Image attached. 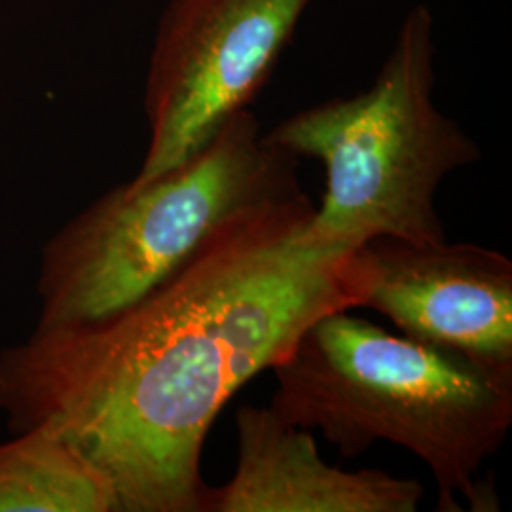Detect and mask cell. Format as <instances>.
<instances>
[{"label":"cell","instance_id":"1","mask_svg":"<svg viewBox=\"0 0 512 512\" xmlns=\"http://www.w3.org/2000/svg\"><path fill=\"white\" fill-rule=\"evenodd\" d=\"M313 213L304 190L255 205L128 308L0 349L10 429L71 444L116 512H205L203 444L224 404L319 317L365 308L363 247L317 238Z\"/></svg>","mask_w":512,"mask_h":512},{"label":"cell","instance_id":"2","mask_svg":"<svg viewBox=\"0 0 512 512\" xmlns=\"http://www.w3.org/2000/svg\"><path fill=\"white\" fill-rule=\"evenodd\" d=\"M272 408L319 429L342 458L376 440L403 446L437 482L439 511H499L486 459L512 427V372L395 336L348 310L319 317L272 368Z\"/></svg>","mask_w":512,"mask_h":512},{"label":"cell","instance_id":"3","mask_svg":"<svg viewBox=\"0 0 512 512\" xmlns=\"http://www.w3.org/2000/svg\"><path fill=\"white\" fill-rule=\"evenodd\" d=\"M296 171L298 158L272 145L247 109L183 164L118 184L44 245L38 327L92 323L128 308L226 222L302 190Z\"/></svg>","mask_w":512,"mask_h":512},{"label":"cell","instance_id":"4","mask_svg":"<svg viewBox=\"0 0 512 512\" xmlns=\"http://www.w3.org/2000/svg\"><path fill=\"white\" fill-rule=\"evenodd\" d=\"M435 19L414 6L365 92L298 110L266 133L275 147L327 173L311 232L342 249L376 238L446 239L440 183L480 160V148L435 103Z\"/></svg>","mask_w":512,"mask_h":512},{"label":"cell","instance_id":"5","mask_svg":"<svg viewBox=\"0 0 512 512\" xmlns=\"http://www.w3.org/2000/svg\"><path fill=\"white\" fill-rule=\"evenodd\" d=\"M311 0H169L148 65V147L135 181L183 164L247 110Z\"/></svg>","mask_w":512,"mask_h":512},{"label":"cell","instance_id":"6","mask_svg":"<svg viewBox=\"0 0 512 512\" xmlns=\"http://www.w3.org/2000/svg\"><path fill=\"white\" fill-rule=\"evenodd\" d=\"M370 285L365 308L406 338L512 372V260L476 243L363 245Z\"/></svg>","mask_w":512,"mask_h":512},{"label":"cell","instance_id":"7","mask_svg":"<svg viewBox=\"0 0 512 512\" xmlns=\"http://www.w3.org/2000/svg\"><path fill=\"white\" fill-rule=\"evenodd\" d=\"M236 429V471L209 486L205 512H416L425 494L412 478L330 465L311 431L272 406H241Z\"/></svg>","mask_w":512,"mask_h":512},{"label":"cell","instance_id":"8","mask_svg":"<svg viewBox=\"0 0 512 512\" xmlns=\"http://www.w3.org/2000/svg\"><path fill=\"white\" fill-rule=\"evenodd\" d=\"M0 512H116L109 484L71 444L29 429L0 444Z\"/></svg>","mask_w":512,"mask_h":512}]
</instances>
